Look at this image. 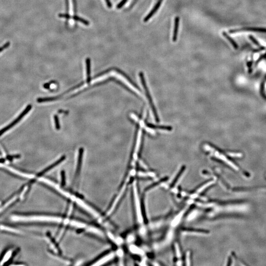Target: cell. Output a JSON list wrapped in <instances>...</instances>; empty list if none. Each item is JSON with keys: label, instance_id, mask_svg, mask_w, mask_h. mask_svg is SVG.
Returning a JSON list of instances; mask_svg holds the SVG:
<instances>
[{"label": "cell", "instance_id": "obj_14", "mask_svg": "<svg viewBox=\"0 0 266 266\" xmlns=\"http://www.w3.org/2000/svg\"><path fill=\"white\" fill-rule=\"evenodd\" d=\"M106 5H107V6H108V7L110 8V7H112V4H111V3H110V0H106Z\"/></svg>", "mask_w": 266, "mask_h": 266}, {"label": "cell", "instance_id": "obj_13", "mask_svg": "<svg viewBox=\"0 0 266 266\" xmlns=\"http://www.w3.org/2000/svg\"><path fill=\"white\" fill-rule=\"evenodd\" d=\"M10 45H11V43L9 41H7L6 43H5L2 47H0V53L2 52V51H3L4 50L7 49L10 46Z\"/></svg>", "mask_w": 266, "mask_h": 266}, {"label": "cell", "instance_id": "obj_10", "mask_svg": "<svg viewBox=\"0 0 266 266\" xmlns=\"http://www.w3.org/2000/svg\"><path fill=\"white\" fill-rule=\"evenodd\" d=\"M249 39H250L255 45H257V47H259L260 49H262L263 50L264 49V47H263L262 46H261V45L260 44L259 42L257 41L255 38H254L253 36H251V35H250V36H249Z\"/></svg>", "mask_w": 266, "mask_h": 266}, {"label": "cell", "instance_id": "obj_3", "mask_svg": "<svg viewBox=\"0 0 266 266\" xmlns=\"http://www.w3.org/2000/svg\"><path fill=\"white\" fill-rule=\"evenodd\" d=\"M243 31H249V32H256L264 33H266V28H258V27H244L242 28L237 29H233L229 31L230 33L243 32Z\"/></svg>", "mask_w": 266, "mask_h": 266}, {"label": "cell", "instance_id": "obj_8", "mask_svg": "<svg viewBox=\"0 0 266 266\" xmlns=\"http://www.w3.org/2000/svg\"><path fill=\"white\" fill-rule=\"evenodd\" d=\"M86 73H87V82L89 83L91 81V64H90V59L89 58H87L86 60Z\"/></svg>", "mask_w": 266, "mask_h": 266}, {"label": "cell", "instance_id": "obj_11", "mask_svg": "<svg viewBox=\"0 0 266 266\" xmlns=\"http://www.w3.org/2000/svg\"><path fill=\"white\" fill-rule=\"evenodd\" d=\"M72 18L74 19V20H76V21H78L80 22H81V23H82L84 24H85V25H89V22H88L87 21H86V20H84V19H82V18H80V17H78V16H74V17H72Z\"/></svg>", "mask_w": 266, "mask_h": 266}, {"label": "cell", "instance_id": "obj_1", "mask_svg": "<svg viewBox=\"0 0 266 266\" xmlns=\"http://www.w3.org/2000/svg\"><path fill=\"white\" fill-rule=\"evenodd\" d=\"M32 107V106L31 104L28 105L27 107L25 108V109L24 110L23 112H22L20 115H19L18 117L15 119V120L13 121V122L11 123L9 125H8L7 126L4 127V128H3L2 129L0 130V136H1L2 135H3L4 133H5L9 129H11V128L13 127V126H15L17 123H18L27 114V113L29 112V111L31 110Z\"/></svg>", "mask_w": 266, "mask_h": 266}, {"label": "cell", "instance_id": "obj_9", "mask_svg": "<svg viewBox=\"0 0 266 266\" xmlns=\"http://www.w3.org/2000/svg\"><path fill=\"white\" fill-rule=\"evenodd\" d=\"M222 35H223L225 38H226V39H227V40H228V41L232 45V46L233 47L234 49H237L238 47H239V46L237 45V43L230 36H229V35L227 33L225 32H223L222 33Z\"/></svg>", "mask_w": 266, "mask_h": 266}, {"label": "cell", "instance_id": "obj_2", "mask_svg": "<svg viewBox=\"0 0 266 266\" xmlns=\"http://www.w3.org/2000/svg\"><path fill=\"white\" fill-rule=\"evenodd\" d=\"M139 75H140V78L141 84H142V87L144 88V92H145V93H146V97L147 98V99H148V103H149L150 106V108H151V110H152L153 117H154L155 119L157 121L158 119V117H157V115L156 114V112H155V110L154 106V105H153L152 101H151V97L150 95V94H149L148 89H147V86H146V85L145 79H144V74H143L142 72H140Z\"/></svg>", "mask_w": 266, "mask_h": 266}, {"label": "cell", "instance_id": "obj_5", "mask_svg": "<svg viewBox=\"0 0 266 266\" xmlns=\"http://www.w3.org/2000/svg\"><path fill=\"white\" fill-rule=\"evenodd\" d=\"M66 156H65V155L61 157L59 160L57 161L56 162H55L54 163L52 164V165H51L50 166H49L47 168H46L45 170H44L43 171H42L41 173H40V174H39V176H41V175H43V174H45V173H47V172H48L49 170H50L51 169H52L53 168H54V167H55L56 166L58 165V164H59L60 163L63 162V161L66 159Z\"/></svg>", "mask_w": 266, "mask_h": 266}, {"label": "cell", "instance_id": "obj_7", "mask_svg": "<svg viewBox=\"0 0 266 266\" xmlns=\"http://www.w3.org/2000/svg\"><path fill=\"white\" fill-rule=\"evenodd\" d=\"M0 230L9 232L11 233H13V234H19V231L14 228L13 227L7 226V225H0Z\"/></svg>", "mask_w": 266, "mask_h": 266}, {"label": "cell", "instance_id": "obj_4", "mask_svg": "<svg viewBox=\"0 0 266 266\" xmlns=\"http://www.w3.org/2000/svg\"><path fill=\"white\" fill-rule=\"evenodd\" d=\"M14 252L11 249H9L6 250L4 252V253L2 254V257L0 258V265H4L7 263H8L10 261L11 258L13 257Z\"/></svg>", "mask_w": 266, "mask_h": 266}, {"label": "cell", "instance_id": "obj_12", "mask_svg": "<svg viewBox=\"0 0 266 266\" xmlns=\"http://www.w3.org/2000/svg\"><path fill=\"white\" fill-rule=\"evenodd\" d=\"M54 122L55 124V127L56 129L59 130L60 129V126L59 121V118L58 117L57 115H55L54 116Z\"/></svg>", "mask_w": 266, "mask_h": 266}, {"label": "cell", "instance_id": "obj_6", "mask_svg": "<svg viewBox=\"0 0 266 266\" xmlns=\"http://www.w3.org/2000/svg\"><path fill=\"white\" fill-rule=\"evenodd\" d=\"M180 18L178 16H176L174 19V33H173V41L175 42L177 40L178 37V27H179V22H180Z\"/></svg>", "mask_w": 266, "mask_h": 266}]
</instances>
